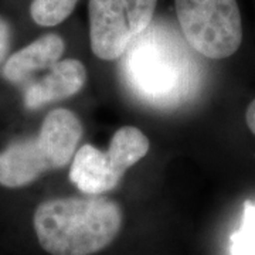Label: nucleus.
Returning a JSON list of instances; mask_svg holds the SVG:
<instances>
[{
    "mask_svg": "<svg viewBox=\"0 0 255 255\" xmlns=\"http://www.w3.org/2000/svg\"><path fill=\"white\" fill-rule=\"evenodd\" d=\"M64 51L65 43L63 37L55 33H47L10 55L3 65V75L13 84L26 81L37 71L51 68L58 63Z\"/></svg>",
    "mask_w": 255,
    "mask_h": 255,
    "instance_id": "6e6552de",
    "label": "nucleus"
},
{
    "mask_svg": "<svg viewBox=\"0 0 255 255\" xmlns=\"http://www.w3.org/2000/svg\"><path fill=\"white\" fill-rule=\"evenodd\" d=\"M122 209L108 197H57L37 206L33 228L50 255H94L118 237Z\"/></svg>",
    "mask_w": 255,
    "mask_h": 255,
    "instance_id": "f257e3e1",
    "label": "nucleus"
},
{
    "mask_svg": "<svg viewBox=\"0 0 255 255\" xmlns=\"http://www.w3.org/2000/svg\"><path fill=\"white\" fill-rule=\"evenodd\" d=\"M125 54V81L145 102L162 108L176 107L196 90L197 73L190 54L170 40L142 36Z\"/></svg>",
    "mask_w": 255,
    "mask_h": 255,
    "instance_id": "f03ea898",
    "label": "nucleus"
},
{
    "mask_svg": "<svg viewBox=\"0 0 255 255\" xmlns=\"http://www.w3.org/2000/svg\"><path fill=\"white\" fill-rule=\"evenodd\" d=\"M87 82L85 65L75 58L55 63L40 81L33 82L24 91V107L41 108L50 102L65 100L81 91Z\"/></svg>",
    "mask_w": 255,
    "mask_h": 255,
    "instance_id": "423d86ee",
    "label": "nucleus"
},
{
    "mask_svg": "<svg viewBox=\"0 0 255 255\" xmlns=\"http://www.w3.org/2000/svg\"><path fill=\"white\" fill-rule=\"evenodd\" d=\"M246 124L247 127H248V129L251 130V133L255 136V98L251 101L250 105L247 107Z\"/></svg>",
    "mask_w": 255,
    "mask_h": 255,
    "instance_id": "ddd939ff",
    "label": "nucleus"
},
{
    "mask_svg": "<svg viewBox=\"0 0 255 255\" xmlns=\"http://www.w3.org/2000/svg\"><path fill=\"white\" fill-rule=\"evenodd\" d=\"M231 255H255V204L247 201L241 227L233 236Z\"/></svg>",
    "mask_w": 255,
    "mask_h": 255,
    "instance_id": "9b49d317",
    "label": "nucleus"
},
{
    "mask_svg": "<svg viewBox=\"0 0 255 255\" xmlns=\"http://www.w3.org/2000/svg\"><path fill=\"white\" fill-rule=\"evenodd\" d=\"M10 48V28L9 24L0 17V65L4 61Z\"/></svg>",
    "mask_w": 255,
    "mask_h": 255,
    "instance_id": "f8f14e48",
    "label": "nucleus"
},
{
    "mask_svg": "<svg viewBox=\"0 0 255 255\" xmlns=\"http://www.w3.org/2000/svg\"><path fill=\"white\" fill-rule=\"evenodd\" d=\"M157 0H90V41L94 54L112 61L125 55L150 27Z\"/></svg>",
    "mask_w": 255,
    "mask_h": 255,
    "instance_id": "39448f33",
    "label": "nucleus"
},
{
    "mask_svg": "<svg viewBox=\"0 0 255 255\" xmlns=\"http://www.w3.org/2000/svg\"><path fill=\"white\" fill-rule=\"evenodd\" d=\"M84 128L70 110L51 111L34 137H20L0 152V186L18 189L70 163Z\"/></svg>",
    "mask_w": 255,
    "mask_h": 255,
    "instance_id": "7ed1b4c3",
    "label": "nucleus"
},
{
    "mask_svg": "<svg viewBox=\"0 0 255 255\" xmlns=\"http://www.w3.org/2000/svg\"><path fill=\"white\" fill-rule=\"evenodd\" d=\"M70 180L82 193L88 196H100L114 190L122 177L114 170L107 152L87 143L74 155Z\"/></svg>",
    "mask_w": 255,
    "mask_h": 255,
    "instance_id": "0eeeda50",
    "label": "nucleus"
},
{
    "mask_svg": "<svg viewBox=\"0 0 255 255\" xmlns=\"http://www.w3.org/2000/svg\"><path fill=\"white\" fill-rule=\"evenodd\" d=\"M187 44L210 60L234 55L244 41L243 14L237 0H174Z\"/></svg>",
    "mask_w": 255,
    "mask_h": 255,
    "instance_id": "20e7f679",
    "label": "nucleus"
},
{
    "mask_svg": "<svg viewBox=\"0 0 255 255\" xmlns=\"http://www.w3.org/2000/svg\"><path fill=\"white\" fill-rule=\"evenodd\" d=\"M78 0H31L30 16L41 27H54L71 16Z\"/></svg>",
    "mask_w": 255,
    "mask_h": 255,
    "instance_id": "9d476101",
    "label": "nucleus"
},
{
    "mask_svg": "<svg viewBox=\"0 0 255 255\" xmlns=\"http://www.w3.org/2000/svg\"><path fill=\"white\" fill-rule=\"evenodd\" d=\"M149 147L150 142L140 129L136 127H122L111 139L107 155L117 174L124 177L128 169L145 157Z\"/></svg>",
    "mask_w": 255,
    "mask_h": 255,
    "instance_id": "1a4fd4ad",
    "label": "nucleus"
}]
</instances>
